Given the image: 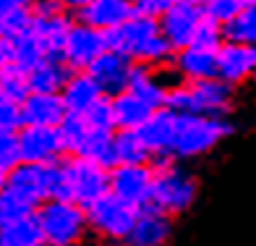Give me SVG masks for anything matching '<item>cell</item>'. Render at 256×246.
<instances>
[{
  "mask_svg": "<svg viewBox=\"0 0 256 246\" xmlns=\"http://www.w3.org/2000/svg\"><path fill=\"white\" fill-rule=\"evenodd\" d=\"M108 42L112 50L123 53L134 63L152 66V68L170 63L172 53H176L170 48V42L165 40V34H162L160 21L149 16H138V14H134L118 29L108 32Z\"/></svg>",
  "mask_w": 256,
  "mask_h": 246,
  "instance_id": "6da1fadb",
  "label": "cell"
},
{
  "mask_svg": "<svg viewBox=\"0 0 256 246\" xmlns=\"http://www.w3.org/2000/svg\"><path fill=\"white\" fill-rule=\"evenodd\" d=\"M232 134L228 115H188L178 113L172 160H196L214 152Z\"/></svg>",
  "mask_w": 256,
  "mask_h": 246,
  "instance_id": "7a4b0ae2",
  "label": "cell"
},
{
  "mask_svg": "<svg viewBox=\"0 0 256 246\" xmlns=\"http://www.w3.org/2000/svg\"><path fill=\"white\" fill-rule=\"evenodd\" d=\"M165 108L188 115H228L232 108V87L222 79L180 81L170 87Z\"/></svg>",
  "mask_w": 256,
  "mask_h": 246,
  "instance_id": "3957f363",
  "label": "cell"
},
{
  "mask_svg": "<svg viewBox=\"0 0 256 246\" xmlns=\"http://www.w3.org/2000/svg\"><path fill=\"white\" fill-rule=\"evenodd\" d=\"M199 196V181L196 175L183 168L176 160H162L154 168V186H152V207L162 209L165 215L176 217L194 207Z\"/></svg>",
  "mask_w": 256,
  "mask_h": 246,
  "instance_id": "277c9868",
  "label": "cell"
},
{
  "mask_svg": "<svg viewBox=\"0 0 256 246\" xmlns=\"http://www.w3.org/2000/svg\"><path fill=\"white\" fill-rule=\"evenodd\" d=\"M37 220L44 233V241L78 246L89 230L86 207L74 199H48L37 207Z\"/></svg>",
  "mask_w": 256,
  "mask_h": 246,
  "instance_id": "5b68a950",
  "label": "cell"
},
{
  "mask_svg": "<svg viewBox=\"0 0 256 246\" xmlns=\"http://www.w3.org/2000/svg\"><path fill=\"white\" fill-rule=\"evenodd\" d=\"M63 168V199H74L81 207H89L100 196L110 191V168L100 165L94 160L71 155Z\"/></svg>",
  "mask_w": 256,
  "mask_h": 246,
  "instance_id": "8992f818",
  "label": "cell"
},
{
  "mask_svg": "<svg viewBox=\"0 0 256 246\" xmlns=\"http://www.w3.org/2000/svg\"><path fill=\"white\" fill-rule=\"evenodd\" d=\"M6 186L40 207L48 199H63V168L60 162H50V165L18 162L16 168L8 170Z\"/></svg>",
  "mask_w": 256,
  "mask_h": 246,
  "instance_id": "52a82bcc",
  "label": "cell"
},
{
  "mask_svg": "<svg viewBox=\"0 0 256 246\" xmlns=\"http://www.w3.org/2000/svg\"><path fill=\"white\" fill-rule=\"evenodd\" d=\"M136 215H138V207L123 202V199H118L110 191L86 207L89 230H94L97 236L108 241H120V243L128 236V230L134 228Z\"/></svg>",
  "mask_w": 256,
  "mask_h": 246,
  "instance_id": "ba28073f",
  "label": "cell"
},
{
  "mask_svg": "<svg viewBox=\"0 0 256 246\" xmlns=\"http://www.w3.org/2000/svg\"><path fill=\"white\" fill-rule=\"evenodd\" d=\"M104 50H110L108 32L94 29V27L84 24V21H78V24H71V29L66 34V42L60 48V58L71 71H89V66L94 63Z\"/></svg>",
  "mask_w": 256,
  "mask_h": 246,
  "instance_id": "9c48e42d",
  "label": "cell"
},
{
  "mask_svg": "<svg viewBox=\"0 0 256 246\" xmlns=\"http://www.w3.org/2000/svg\"><path fill=\"white\" fill-rule=\"evenodd\" d=\"M152 186H154V168L149 162L110 168V194L138 209L152 204Z\"/></svg>",
  "mask_w": 256,
  "mask_h": 246,
  "instance_id": "30bf717a",
  "label": "cell"
},
{
  "mask_svg": "<svg viewBox=\"0 0 256 246\" xmlns=\"http://www.w3.org/2000/svg\"><path fill=\"white\" fill-rule=\"evenodd\" d=\"M204 21H206V16H204L199 0H178V3L160 19V29L165 34V40L170 42V48L180 50V48L194 45Z\"/></svg>",
  "mask_w": 256,
  "mask_h": 246,
  "instance_id": "8fae6325",
  "label": "cell"
},
{
  "mask_svg": "<svg viewBox=\"0 0 256 246\" xmlns=\"http://www.w3.org/2000/svg\"><path fill=\"white\" fill-rule=\"evenodd\" d=\"M16 139L21 162L50 165V162L60 160V155L66 152L60 131L55 126H21V131H16Z\"/></svg>",
  "mask_w": 256,
  "mask_h": 246,
  "instance_id": "7c38bea8",
  "label": "cell"
},
{
  "mask_svg": "<svg viewBox=\"0 0 256 246\" xmlns=\"http://www.w3.org/2000/svg\"><path fill=\"white\" fill-rule=\"evenodd\" d=\"M256 76V48L240 42H222L217 50V79L238 87Z\"/></svg>",
  "mask_w": 256,
  "mask_h": 246,
  "instance_id": "4fadbf2b",
  "label": "cell"
},
{
  "mask_svg": "<svg viewBox=\"0 0 256 246\" xmlns=\"http://www.w3.org/2000/svg\"><path fill=\"white\" fill-rule=\"evenodd\" d=\"M172 236V217L146 204L138 209L134 228L123 238V246H168Z\"/></svg>",
  "mask_w": 256,
  "mask_h": 246,
  "instance_id": "5bb4252c",
  "label": "cell"
},
{
  "mask_svg": "<svg viewBox=\"0 0 256 246\" xmlns=\"http://www.w3.org/2000/svg\"><path fill=\"white\" fill-rule=\"evenodd\" d=\"M131 71H134V61L126 58L118 50H104L94 63L89 66L92 79L100 84L104 97H115L120 95L123 89H128V81H131Z\"/></svg>",
  "mask_w": 256,
  "mask_h": 246,
  "instance_id": "9a60e30c",
  "label": "cell"
},
{
  "mask_svg": "<svg viewBox=\"0 0 256 246\" xmlns=\"http://www.w3.org/2000/svg\"><path fill=\"white\" fill-rule=\"evenodd\" d=\"M176 126H178V113L170 108H160L149 115V121L138 128L144 144L149 149L152 160H172V142H176Z\"/></svg>",
  "mask_w": 256,
  "mask_h": 246,
  "instance_id": "2e32d148",
  "label": "cell"
},
{
  "mask_svg": "<svg viewBox=\"0 0 256 246\" xmlns=\"http://www.w3.org/2000/svg\"><path fill=\"white\" fill-rule=\"evenodd\" d=\"M220 50V48H217ZM217 50L204 45H188L172 53L170 68L180 81H202L217 79Z\"/></svg>",
  "mask_w": 256,
  "mask_h": 246,
  "instance_id": "e0dca14e",
  "label": "cell"
},
{
  "mask_svg": "<svg viewBox=\"0 0 256 246\" xmlns=\"http://www.w3.org/2000/svg\"><path fill=\"white\" fill-rule=\"evenodd\" d=\"M68 115L63 97L55 92H29V97L21 102V121L24 126H60Z\"/></svg>",
  "mask_w": 256,
  "mask_h": 246,
  "instance_id": "ac0fdd59",
  "label": "cell"
},
{
  "mask_svg": "<svg viewBox=\"0 0 256 246\" xmlns=\"http://www.w3.org/2000/svg\"><path fill=\"white\" fill-rule=\"evenodd\" d=\"M134 16V6L131 0H92L86 8L78 11V21L102 29V32H112L120 24H126Z\"/></svg>",
  "mask_w": 256,
  "mask_h": 246,
  "instance_id": "d6986e66",
  "label": "cell"
},
{
  "mask_svg": "<svg viewBox=\"0 0 256 246\" xmlns=\"http://www.w3.org/2000/svg\"><path fill=\"white\" fill-rule=\"evenodd\" d=\"M60 97H63V105L71 115H84L92 105L97 100H102V89L94 79H92L89 71H76L68 76L66 87L60 89Z\"/></svg>",
  "mask_w": 256,
  "mask_h": 246,
  "instance_id": "ffe728a7",
  "label": "cell"
},
{
  "mask_svg": "<svg viewBox=\"0 0 256 246\" xmlns=\"http://www.w3.org/2000/svg\"><path fill=\"white\" fill-rule=\"evenodd\" d=\"M172 84H168L165 76H162L160 68L152 66H138L134 63V71H131V81H128V89L136 92L142 100H146L152 108H165L168 102V92Z\"/></svg>",
  "mask_w": 256,
  "mask_h": 246,
  "instance_id": "44dd1931",
  "label": "cell"
},
{
  "mask_svg": "<svg viewBox=\"0 0 256 246\" xmlns=\"http://www.w3.org/2000/svg\"><path fill=\"white\" fill-rule=\"evenodd\" d=\"M110 100H112V113H115V128H142L149 121V115L157 110L131 89H123L120 95H115Z\"/></svg>",
  "mask_w": 256,
  "mask_h": 246,
  "instance_id": "7402d4cb",
  "label": "cell"
},
{
  "mask_svg": "<svg viewBox=\"0 0 256 246\" xmlns=\"http://www.w3.org/2000/svg\"><path fill=\"white\" fill-rule=\"evenodd\" d=\"M68 76H71V68L63 63V58L50 55L29 71V89L32 92H55V95H60V89L66 87Z\"/></svg>",
  "mask_w": 256,
  "mask_h": 246,
  "instance_id": "603a6c76",
  "label": "cell"
},
{
  "mask_svg": "<svg viewBox=\"0 0 256 246\" xmlns=\"http://www.w3.org/2000/svg\"><path fill=\"white\" fill-rule=\"evenodd\" d=\"M42 243H44V233L40 228L37 212L18 220L0 222V246H42Z\"/></svg>",
  "mask_w": 256,
  "mask_h": 246,
  "instance_id": "cb8c5ba5",
  "label": "cell"
},
{
  "mask_svg": "<svg viewBox=\"0 0 256 246\" xmlns=\"http://www.w3.org/2000/svg\"><path fill=\"white\" fill-rule=\"evenodd\" d=\"M68 29H71V21H68L66 11L63 14H52V16H34L32 14V32L37 34V40L44 45V50L50 55H60Z\"/></svg>",
  "mask_w": 256,
  "mask_h": 246,
  "instance_id": "d4e9b609",
  "label": "cell"
},
{
  "mask_svg": "<svg viewBox=\"0 0 256 246\" xmlns=\"http://www.w3.org/2000/svg\"><path fill=\"white\" fill-rule=\"evenodd\" d=\"M112 147H115V165H138V162L152 160L138 128H118Z\"/></svg>",
  "mask_w": 256,
  "mask_h": 246,
  "instance_id": "484cf974",
  "label": "cell"
},
{
  "mask_svg": "<svg viewBox=\"0 0 256 246\" xmlns=\"http://www.w3.org/2000/svg\"><path fill=\"white\" fill-rule=\"evenodd\" d=\"M112 139H115V131H97V128H89L76 155L86 157V160H94V162H100V165H104V168H112L115 165Z\"/></svg>",
  "mask_w": 256,
  "mask_h": 246,
  "instance_id": "4316f807",
  "label": "cell"
},
{
  "mask_svg": "<svg viewBox=\"0 0 256 246\" xmlns=\"http://www.w3.org/2000/svg\"><path fill=\"white\" fill-rule=\"evenodd\" d=\"M10 48H14V63L21 66L24 71H32L34 66H40L44 58H50V53L44 50V45L37 40V34L32 32V27L26 32L10 37Z\"/></svg>",
  "mask_w": 256,
  "mask_h": 246,
  "instance_id": "83f0119b",
  "label": "cell"
},
{
  "mask_svg": "<svg viewBox=\"0 0 256 246\" xmlns=\"http://www.w3.org/2000/svg\"><path fill=\"white\" fill-rule=\"evenodd\" d=\"M225 42H240V45H254L256 48V0H248L246 8L222 27Z\"/></svg>",
  "mask_w": 256,
  "mask_h": 246,
  "instance_id": "f1b7e54d",
  "label": "cell"
},
{
  "mask_svg": "<svg viewBox=\"0 0 256 246\" xmlns=\"http://www.w3.org/2000/svg\"><path fill=\"white\" fill-rule=\"evenodd\" d=\"M29 71H24L16 63H8L0 68V95H6L16 102H24L29 97Z\"/></svg>",
  "mask_w": 256,
  "mask_h": 246,
  "instance_id": "f546056e",
  "label": "cell"
},
{
  "mask_svg": "<svg viewBox=\"0 0 256 246\" xmlns=\"http://www.w3.org/2000/svg\"><path fill=\"white\" fill-rule=\"evenodd\" d=\"M37 212V204H32L26 196H21L18 191L3 186L0 189V222H8V220H18V217H26Z\"/></svg>",
  "mask_w": 256,
  "mask_h": 246,
  "instance_id": "4dcf8cb0",
  "label": "cell"
},
{
  "mask_svg": "<svg viewBox=\"0 0 256 246\" xmlns=\"http://www.w3.org/2000/svg\"><path fill=\"white\" fill-rule=\"evenodd\" d=\"M246 3L248 0H202V11H204L206 21H212L217 27H225L246 8Z\"/></svg>",
  "mask_w": 256,
  "mask_h": 246,
  "instance_id": "1f68e13d",
  "label": "cell"
},
{
  "mask_svg": "<svg viewBox=\"0 0 256 246\" xmlns=\"http://www.w3.org/2000/svg\"><path fill=\"white\" fill-rule=\"evenodd\" d=\"M86 121L89 128H97V131H115V113H112V100L102 97L97 100L92 108L81 115Z\"/></svg>",
  "mask_w": 256,
  "mask_h": 246,
  "instance_id": "d6a6232c",
  "label": "cell"
},
{
  "mask_svg": "<svg viewBox=\"0 0 256 246\" xmlns=\"http://www.w3.org/2000/svg\"><path fill=\"white\" fill-rule=\"evenodd\" d=\"M21 126H24V121H21V102L0 95V128L3 131H18Z\"/></svg>",
  "mask_w": 256,
  "mask_h": 246,
  "instance_id": "836d02e7",
  "label": "cell"
},
{
  "mask_svg": "<svg viewBox=\"0 0 256 246\" xmlns=\"http://www.w3.org/2000/svg\"><path fill=\"white\" fill-rule=\"evenodd\" d=\"M18 139H16V131H3L0 128V168L3 170H10L18 165Z\"/></svg>",
  "mask_w": 256,
  "mask_h": 246,
  "instance_id": "e575fe53",
  "label": "cell"
},
{
  "mask_svg": "<svg viewBox=\"0 0 256 246\" xmlns=\"http://www.w3.org/2000/svg\"><path fill=\"white\" fill-rule=\"evenodd\" d=\"M176 3H178V0H131L134 14H138V16H149V19H157V21L165 16Z\"/></svg>",
  "mask_w": 256,
  "mask_h": 246,
  "instance_id": "d590c367",
  "label": "cell"
},
{
  "mask_svg": "<svg viewBox=\"0 0 256 246\" xmlns=\"http://www.w3.org/2000/svg\"><path fill=\"white\" fill-rule=\"evenodd\" d=\"M222 42H225L222 27L212 24V21H204L202 29H199V34H196V40H194V45H204V48H214V50H217Z\"/></svg>",
  "mask_w": 256,
  "mask_h": 246,
  "instance_id": "8d00e7d4",
  "label": "cell"
},
{
  "mask_svg": "<svg viewBox=\"0 0 256 246\" xmlns=\"http://www.w3.org/2000/svg\"><path fill=\"white\" fill-rule=\"evenodd\" d=\"M63 3L60 0H32V14L34 16H52V14H63Z\"/></svg>",
  "mask_w": 256,
  "mask_h": 246,
  "instance_id": "74e56055",
  "label": "cell"
},
{
  "mask_svg": "<svg viewBox=\"0 0 256 246\" xmlns=\"http://www.w3.org/2000/svg\"><path fill=\"white\" fill-rule=\"evenodd\" d=\"M21 8H32V0H0V24H3V16Z\"/></svg>",
  "mask_w": 256,
  "mask_h": 246,
  "instance_id": "f35d334b",
  "label": "cell"
},
{
  "mask_svg": "<svg viewBox=\"0 0 256 246\" xmlns=\"http://www.w3.org/2000/svg\"><path fill=\"white\" fill-rule=\"evenodd\" d=\"M14 63V48H10V40L6 34H0V68Z\"/></svg>",
  "mask_w": 256,
  "mask_h": 246,
  "instance_id": "ab89813d",
  "label": "cell"
},
{
  "mask_svg": "<svg viewBox=\"0 0 256 246\" xmlns=\"http://www.w3.org/2000/svg\"><path fill=\"white\" fill-rule=\"evenodd\" d=\"M63 3V8H68V11H81V8H86L92 0H60Z\"/></svg>",
  "mask_w": 256,
  "mask_h": 246,
  "instance_id": "60d3db41",
  "label": "cell"
},
{
  "mask_svg": "<svg viewBox=\"0 0 256 246\" xmlns=\"http://www.w3.org/2000/svg\"><path fill=\"white\" fill-rule=\"evenodd\" d=\"M6 178H8V170H3V168H0V189L6 186Z\"/></svg>",
  "mask_w": 256,
  "mask_h": 246,
  "instance_id": "b9f144b4",
  "label": "cell"
},
{
  "mask_svg": "<svg viewBox=\"0 0 256 246\" xmlns=\"http://www.w3.org/2000/svg\"><path fill=\"white\" fill-rule=\"evenodd\" d=\"M42 246H66V243H50V241H44Z\"/></svg>",
  "mask_w": 256,
  "mask_h": 246,
  "instance_id": "7bdbcfd3",
  "label": "cell"
},
{
  "mask_svg": "<svg viewBox=\"0 0 256 246\" xmlns=\"http://www.w3.org/2000/svg\"><path fill=\"white\" fill-rule=\"evenodd\" d=\"M199 3H202V0H199Z\"/></svg>",
  "mask_w": 256,
  "mask_h": 246,
  "instance_id": "ee69618b",
  "label": "cell"
}]
</instances>
